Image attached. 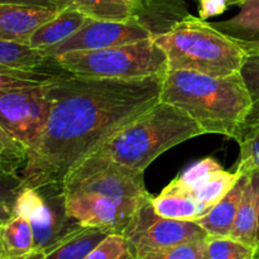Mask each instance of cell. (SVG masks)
Returning a JSON list of instances; mask_svg holds the SVG:
<instances>
[{"mask_svg":"<svg viewBox=\"0 0 259 259\" xmlns=\"http://www.w3.org/2000/svg\"><path fill=\"white\" fill-rule=\"evenodd\" d=\"M197 2H199V18H201L202 20L223 14L229 8L228 0H197Z\"/></svg>","mask_w":259,"mask_h":259,"instance_id":"obj_32","label":"cell"},{"mask_svg":"<svg viewBox=\"0 0 259 259\" xmlns=\"http://www.w3.org/2000/svg\"><path fill=\"white\" fill-rule=\"evenodd\" d=\"M152 38L166 53L168 70L227 77L240 72L245 57V51L235 40L211 23L190 14Z\"/></svg>","mask_w":259,"mask_h":259,"instance_id":"obj_4","label":"cell"},{"mask_svg":"<svg viewBox=\"0 0 259 259\" xmlns=\"http://www.w3.org/2000/svg\"><path fill=\"white\" fill-rule=\"evenodd\" d=\"M159 100L181 109L205 134L235 139L252 108L242 75L212 77L191 71L168 70Z\"/></svg>","mask_w":259,"mask_h":259,"instance_id":"obj_3","label":"cell"},{"mask_svg":"<svg viewBox=\"0 0 259 259\" xmlns=\"http://www.w3.org/2000/svg\"><path fill=\"white\" fill-rule=\"evenodd\" d=\"M223 169V167L215 161L211 157H207V158L201 159V161L196 162L192 166H190L184 174L180 176V180L184 182L185 185L190 186V185L195 184V182L200 181L201 179L206 177L207 175L212 174V172H217Z\"/></svg>","mask_w":259,"mask_h":259,"instance_id":"obj_30","label":"cell"},{"mask_svg":"<svg viewBox=\"0 0 259 259\" xmlns=\"http://www.w3.org/2000/svg\"><path fill=\"white\" fill-rule=\"evenodd\" d=\"M24 187L25 184L19 174L0 172V220L3 223L15 215L17 199Z\"/></svg>","mask_w":259,"mask_h":259,"instance_id":"obj_27","label":"cell"},{"mask_svg":"<svg viewBox=\"0 0 259 259\" xmlns=\"http://www.w3.org/2000/svg\"><path fill=\"white\" fill-rule=\"evenodd\" d=\"M0 142H2L5 147H8L10 151L14 152V153H18V154H20V156H23L27 158V154H28L27 149H25L24 147L19 143V142L15 141V139L13 138V137L10 136V134L8 133V132L5 131L2 125H0Z\"/></svg>","mask_w":259,"mask_h":259,"instance_id":"obj_34","label":"cell"},{"mask_svg":"<svg viewBox=\"0 0 259 259\" xmlns=\"http://www.w3.org/2000/svg\"><path fill=\"white\" fill-rule=\"evenodd\" d=\"M250 177H252L253 182L255 185V190H257V218H258V229H257V253L259 257V168L254 169L250 172Z\"/></svg>","mask_w":259,"mask_h":259,"instance_id":"obj_35","label":"cell"},{"mask_svg":"<svg viewBox=\"0 0 259 259\" xmlns=\"http://www.w3.org/2000/svg\"><path fill=\"white\" fill-rule=\"evenodd\" d=\"M235 142L240 147L237 171L248 175L259 168V123L243 132Z\"/></svg>","mask_w":259,"mask_h":259,"instance_id":"obj_26","label":"cell"},{"mask_svg":"<svg viewBox=\"0 0 259 259\" xmlns=\"http://www.w3.org/2000/svg\"><path fill=\"white\" fill-rule=\"evenodd\" d=\"M151 200L152 196H149L138 207L123 232L136 259L153 250L209 237L195 222L159 217L154 211Z\"/></svg>","mask_w":259,"mask_h":259,"instance_id":"obj_7","label":"cell"},{"mask_svg":"<svg viewBox=\"0 0 259 259\" xmlns=\"http://www.w3.org/2000/svg\"><path fill=\"white\" fill-rule=\"evenodd\" d=\"M153 37V33L137 22H106L88 18L85 24L65 42L46 51L50 57H57L72 51H91L129 45Z\"/></svg>","mask_w":259,"mask_h":259,"instance_id":"obj_10","label":"cell"},{"mask_svg":"<svg viewBox=\"0 0 259 259\" xmlns=\"http://www.w3.org/2000/svg\"><path fill=\"white\" fill-rule=\"evenodd\" d=\"M65 192H90L116 199H143L148 196L143 174L119 166H105L89 176L63 185Z\"/></svg>","mask_w":259,"mask_h":259,"instance_id":"obj_11","label":"cell"},{"mask_svg":"<svg viewBox=\"0 0 259 259\" xmlns=\"http://www.w3.org/2000/svg\"><path fill=\"white\" fill-rule=\"evenodd\" d=\"M0 4L27 5V7H40L62 10L72 5V2L71 0H0Z\"/></svg>","mask_w":259,"mask_h":259,"instance_id":"obj_33","label":"cell"},{"mask_svg":"<svg viewBox=\"0 0 259 259\" xmlns=\"http://www.w3.org/2000/svg\"><path fill=\"white\" fill-rule=\"evenodd\" d=\"M152 206L159 217L167 219L195 222L210 211L211 207L197 201L190 192L189 186L175 179L157 197L152 196Z\"/></svg>","mask_w":259,"mask_h":259,"instance_id":"obj_13","label":"cell"},{"mask_svg":"<svg viewBox=\"0 0 259 259\" xmlns=\"http://www.w3.org/2000/svg\"><path fill=\"white\" fill-rule=\"evenodd\" d=\"M55 63V58L45 51L25 43L0 39V70H39Z\"/></svg>","mask_w":259,"mask_h":259,"instance_id":"obj_19","label":"cell"},{"mask_svg":"<svg viewBox=\"0 0 259 259\" xmlns=\"http://www.w3.org/2000/svg\"><path fill=\"white\" fill-rule=\"evenodd\" d=\"M85 259H136L123 234L111 233L101 240Z\"/></svg>","mask_w":259,"mask_h":259,"instance_id":"obj_29","label":"cell"},{"mask_svg":"<svg viewBox=\"0 0 259 259\" xmlns=\"http://www.w3.org/2000/svg\"><path fill=\"white\" fill-rule=\"evenodd\" d=\"M128 2H131L132 5H133V7H134V4H136V3L138 2V0H128Z\"/></svg>","mask_w":259,"mask_h":259,"instance_id":"obj_38","label":"cell"},{"mask_svg":"<svg viewBox=\"0 0 259 259\" xmlns=\"http://www.w3.org/2000/svg\"><path fill=\"white\" fill-rule=\"evenodd\" d=\"M3 224V222H2V220H0V225H2ZM0 259H3V255H2V249H0Z\"/></svg>","mask_w":259,"mask_h":259,"instance_id":"obj_39","label":"cell"},{"mask_svg":"<svg viewBox=\"0 0 259 259\" xmlns=\"http://www.w3.org/2000/svg\"><path fill=\"white\" fill-rule=\"evenodd\" d=\"M60 12L50 8L0 4V39L28 45L30 35Z\"/></svg>","mask_w":259,"mask_h":259,"instance_id":"obj_12","label":"cell"},{"mask_svg":"<svg viewBox=\"0 0 259 259\" xmlns=\"http://www.w3.org/2000/svg\"><path fill=\"white\" fill-rule=\"evenodd\" d=\"M86 20H88V17L83 13H81L73 5H70L61 10L50 22L40 25L30 35L28 45L35 50L46 52L75 34L85 24Z\"/></svg>","mask_w":259,"mask_h":259,"instance_id":"obj_14","label":"cell"},{"mask_svg":"<svg viewBox=\"0 0 259 259\" xmlns=\"http://www.w3.org/2000/svg\"><path fill=\"white\" fill-rule=\"evenodd\" d=\"M257 190L249 175L229 237L257 249Z\"/></svg>","mask_w":259,"mask_h":259,"instance_id":"obj_20","label":"cell"},{"mask_svg":"<svg viewBox=\"0 0 259 259\" xmlns=\"http://www.w3.org/2000/svg\"><path fill=\"white\" fill-rule=\"evenodd\" d=\"M45 86L0 91V125L27 152L35 146L50 115Z\"/></svg>","mask_w":259,"mask_h":259,"instance_id":"obj_8","label":"cell"},{"mask_svg":"<svg viewBox=\"0 0 259 259\" xmlns=\"http://www.w3.org/2000/svg\"><path fill=\"white\" fill-rule=\"evenodd\" d=\"M244 51L245 57L240 68V75L249 93L252 108L234 141H237V138L243 132L259 123V47L248 48Z\"/></svg>","mask_w":259,"mask_h":259,"instance_id":"obj_22","label":"cell"},{"mask_svg":"<svg viewBox=\"0 0 259 259\" xmlns=\"http://www.w3.org/2000/svg\"><path fill=\"white\" fill-rule=\"evenodd\" d=\"M162 78L113 80L68 73L46 83L51 110L19 172L25 186L63 184L75 167L158 103Z\"/></svg>","mask_w":259,"mask_h":259,"instance_id":"obj_1","label":"cell"},{"mask_svg":"<svg viewBox=\"0 0 259 259\" xmlns=\"http://www.w3.org/2000/svg\"><path fill=\"white\" fill-rule=\"evenodd\" d=\"M88 18L106 22H128L133 19V5L128 0H71Z\"/></svg>","mask_w":259,"mask_h":259,"instance_id":"obj_23","label":"cell"},{"mask_svg":"<svg viewBox=\"0 0 259 259\" xmlns=\"http://www.w3.org/2000/svg\"><path fill=\"white\" fill-rule=\"evenodd\" d=\"M25 162H27L25 157L14 153L0 142V172L19 174Z\"/></svg>","mask_w":259,"mask_h":259,"instance_id":"obj_31","label":"cell"},{"mask_svg":"<svg viewBox=\"0 0 259 259\" xmlns=\"http://www.w3.org/2000/svg\"><path fill=\"white\" fill-rule=\"evenodd\" d=\"M257 259H259V257H257Z\"/></svg>","mask_w":259,"mask_h":259,"instance_id":"obj_40","label":"cell"},{"mask_svg":"<svg viewBox=\"0 0 259 259\" xmlns=\"http://www.w3.org/2000/svg\"><path fill=\"white\" fill-rule=\"evenodd\" d=\"M237 7L239 12L234 17L211 25L235 40L243 50L259 47V0H244Z\"/></svg>","mask_w":259,"mask_h":259,"instance_id":"obj_15","label":"cell"},{"mask_svg":"<svg viewBox=\"0 0 259 259\" xmlns=\"http://www.w3.org/2000/svg\"><path fill=\"white\" fill-rule=\"evenodd\" d=\"M65 195L68 215L82 227L101 228L116 234H123L138 207L151 196L116 199L80 191L65 192Z\"/></svg>","mask_w":259,"mask_h":259,"instance_id":"obj_9","label":"cell"},{"mask_svg":"<svg viewBox=\"0 0 259 259\" xmlns=\"http://www.w3.org/2000/svg\"><path fill=\"white\" fill-rule=\"evenodd\" d=\"M14 212L29 222L34 250L40 252H46L81 227L80 223L68 215L62 184L25 186L18 196Z\"/></svg>","mask_w":259,"mask_h":259,"instance_id":"obj_6","label":"cell"},{"mask_svg":"<svg viewBox=\"0 0 259 259\" xmlns=\"http://www.w3.org/2000/svg\"><path fill=\"white\" fill-rule=\"evenodd\" d=\"M55 58L73 76L113 80L163 77L168 71L166 53L153 38L116 47L72 51Z\"/></svg>","mask_w":259,"mask_h":259,"instance_id":"obj_5","label":"cell"},{"mask_svg":"<svg viewBox=\"0 0 259 259\" xmlns=\"http://www.w3.org/2000/svg\"><path fill=\"white\" fill-rule=\"evenodd\" d=\"M239 177L240 174L238 171L232 174L225 169H220L190 185L189 190L197 201L212 207L227 196L228 192L235 186Z\"/></svg>","mask_w":259,"mask_h":259,"instance_id":"obj_21","label":"cell"},{"mask_svg":"<svg viewBox=\"0 0 259 259\" xmlns=\"http://www.w3.org/2000/svg\"><path fill=\"white\" fill-rule=\"evenodd\" d=\"M248 177L249 175L240 174L239 180L235 186L228 192L227 196L220 200L217 205H214L209 212L195 220V223L199 224L209 237H229L230 235Z\"/></svg>","mask_w":259,"mask_h":259,"instance_id":"obj_16","label":"cell"},{"mask_svg":"<svg viewBox=\"0 0 259 259\" xmlns=\"http://www.w3.org/2000/svg\"><path fill=\"white\" fill-rule=\"evenodd\" d=\"M257 249L230 237H207L206 259H257Z\"/></svg>","mask_w":259,"mask_h":259,"instance_id":"obj_25","label":"cell"},{"mask_svg":"<svg viewBox=\"0 0 259 259\" xmlns=\"http://www.w3.org/2000/svg\"><path fill=\"white\" fill-rule=\"evenodd\" d=\"M24 259H46L45 252H40V250H33L29 255H27Z\"/></svg>","mask_w":259,"mask_h":259,"instance_id":"obj_36","label":"cell"},{"mask_svg":"<svg viewBox=\"0 0 259 259\" xmlns=\"http://www.w3.org/2000/svg\"><path fill=\"white\" fill-rule=\"evenodd\" d=\"M242 2H244V0H228V4H229V7H232V5H235V7H237V5Z\"/></svg>","mask_w":259,"mask_h":259,"instance_id":"obj_37","label":"cell"},{"mask_svg":"<svg viewBox=\"0 0 259 259\" xmlns=\"http://www.w3.org/2000/svg\"><path fill=\"white\" fill-rule=\"evenodd\" d=\"M202 134L201 126L184 110L159 100L75 167L62 185L78 181L110 164L144 174L162 153Z\"/></svg>","mask_w":259,"mask_h":259,"instance_id":"obj_2","label":"cell"},{"mask_svg":"<svg viewBox=\"0 0 259 259\" xmlns=\"http://www.w3.org/2000/svg\"><path fill=\"white\" fill-rule=\"evenodd\" d=\"M206 239L162 248L137 259H206Z\"/></svg>","mask_w":259,"mask_h":259,"instance_id":"obj_28","label":"cell"},{"mask_svg":"<svg viewBox=\"0 0 259 259\" xmlns=\"http://www.w3.org/2000/svg\"><path fill=\"white\" fill-rule=\"evenodd\" d=\"M58 63L39 70H0V91L12 90V89L32 88L40 86L57 80L68 72H55L53 67H57Z\"/></svg>","mask_w":259,"mask_h":259,"instance_id":"obj_24","label":"cell"},{"mask_svg":"<svg viewBox=\"0 0 259 259\" xmlns=\"http://www.w3.org/2000/svg\"><path fill=\"white\" fill-rule=\"evenodd\" d=\"M109 234H111L109 230L101 228L81 225L46 250V259H85Z\"/></svg>","mask_w":259,"mask_h":259,"instance_id":"obj_17","label":"cell"},{"mask_svg":"<svg viewBox=\"0 0 259 259\" xmlns=\"http://www.w3.org/2000/svg\"><path fill=\"white\" fill-rule=\"evenodd\" d=\"M0 249L3 259H24L34 250V238L29 222L14 215L0 225Z\"/></svg>","mask_w":259,"mask_h":259,"instance_id":"obj_18","label":"cell"}]
</instances>
